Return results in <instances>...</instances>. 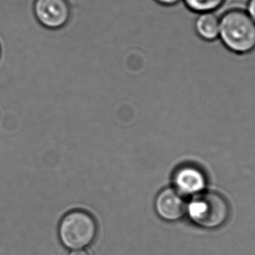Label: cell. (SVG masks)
Listing matches in <instances>:
<instances>
[{
	"label": "cell",
	"mask_w": 255,
	"mask_h": 255,
	"mask_svg": "<svg viewBox=\"0 0 255 255\" xmlns=\"http://www.w3.org/2000/svg\"><path fill=\"white\" fill-rule=\"evenodd\" d=\"M219 40L237 55L255 51V23L245 9L232 8L220 16Z\"/></svg>",
	"instance_id": "cell-1"
},
{
	"label": "cell",
	"mask_w": 255,
	"mask_h": 255,
	"mask_svg": "<svg viewBox=\"0 0 255 255\" xmlns=\"http://www.w3.org/2000/svg\"><path fill=\"white\" fill-rule=\"evenodd\" d=\"M98 226L90 213L82 210H74L67 213L59 225V239L69 250L88 248L96 240Z\"/></svg>",
	"instance_id": "cell-2"
},
{
	"label": "cell",
	"mask_w": 255,
	"mask_h": 255,
	"mask_svg": "<svg viewBox=\"0 0 255 255\" xmlns=\"http://www.w3.org/2000/svg\"><path fill=\"white\" fill-rule=\"evenodd\" d=\"M189 216L196 225L206 229H217L227 222L230 207L223 196L214 191H202L187 206Z\"/></svg>",
	"instance_id": "cell-3"
},
{
	"label": "cell",
	"mask_w": 255,
	"mask_h": 255,
	"mask_svg": "<svg viewBox=\"0 0 255 255\" xmlns=\"http://www.w3.org/2000/svg\"><path fill=\"white\" fill-rule=\"evenodd\" d=\"M33 13L39 24L51 30L62 28L71 17L68 0H35Z\"/></svg>",
	"instance_id": "cell-4"
},
{
	"label": "cell",
	"mask_w": 255,
	"mask_h": 255,
	"mask_svg": "<svg viewBox=\"0 0 255 255\" xmlns=\"http://www.w3.org/2000/svg\"><path fill=\"white\" fill-rule=\"evenodd\" d=\"M188 205L175 189L166 188L156 197L155 208L158 216L169 222L182 219L187 213Z\"/></svg>",
	"instance_id": "cell-5"
},
{
	"label": "cell",
	"mask_w": 255,
	"mask_h": 255,
	"mask_svg": "<svg viewBox=\"0 0 255 255\" xmlns=\"http://www.w3.org/2000/svg\"><path fill=\"white\" fill-rule=\"evenodd\" d=\"M173 184L175 190L181 195H197L205 190L206 179L202 171L197 167L186 165L176 170Z\"/></svg>",
	"instance_id": "cell-6"
},
{
	"label": "cell",
	"mask_w": 255,
	"mask_h": 255,
	"mask_svg": "<svg viewBox=\"0 0 255 255\" xmlns=\"http://www.w3.org/2000/svg\"><path fill=\"white\" fill-rule=\"evenodd\" d=\"M197 35L206 42H213L219 39L220 16L215 12H205L198 14L194 22Z\"/></svg>",
	"instance_id": "cell-7"
},
{
	"label": "cell",
	"mask_w": 255,
	"mask_h": 255,
	"mask_svg": "<svg viewBox=\"0 0 255 255\" xmlns=\"http://www.w3.org/2000/svg\"><path fill=\"white\" fill-rule=\"evenodd\" d=\"M185 7L196 14L215 12L223 6L227 0H182Z\"/></svg>",
	"instance_id": "cell-8"
},
{
	"label": "cell",
	"mask_w": 255,
	"mask_h": 255,
	"mask_svg": "<svg viewBox=\"0 0 255 255\" xmlns=\"http://www.w3.org/2000/svg\"><path fill=\"white\" fill-rule=\"evenodd\" d=\"M248 15L251 17L252 19L255 23V0H248L247 6L245 8Z\"/></svg>",
	"instance_id": "cell-9"
},
{
	"label": "cell",
	"mask_w": 255,
	"mask_h": 255,
	"mask_svg": "<svg viewBox=\"0 0 255 255\" xmlns=\"http://www.w3.org/2000/svg\"><path fill=\"white\" fill-rule=\"evenodd\" d=\"M157 4H161L166 7L175 6L182 2V0H155Z\"/></svg>",
	"instance_id": "cell-10"
},
{
	"label": "cell",
	"mask_w": 255,
	"mask_h": 255,
	"mask_svg": "<svg viewBox=\"0 0 255 255\" xmlns=\"http://www.w3.org/2000/svg\"><path fill=\"white\" fill-rule=\"evenodd\" d=\"M68 255H90L88 251L84 249H80V250H73V251Z\"/></svg>",
	"instance_id": "cell-11"
},
{
	"label": "cell",
	"mask_w": 255,
	"mask_h": 255,
	"mask_svg": "<svg viewBox=\"0 0 255 255\" xmlns=\"http://www.w3.org/2000/svg\"><path fill=\"white\" fill-rule=\"evenodd\" d=\"M0 54H1V48H0Z\"/></svg>",
	"instance_id": "cell-12"
}]
</instances>
